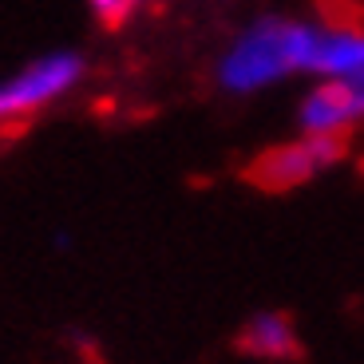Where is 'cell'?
I'll return each instance as SVG.
<instances>
[{"instance_id":"6da1fadb","label":"cell","mask_w":364,"mask_h":364,"mask_svg":"<svg viewBox=\"0 0 364 364\" xmlns=\"http://www.w3.org/2000/svg\"><path fill=\"white\" fill-rule=\"evenodd\" d=\"M293 75V20L262 16L242 28L218 60V87L230 95H257Z\"/></svg>"},{"instance_id":"277c9868","label":"cell","mask_w":364,"mask_h":364,"mask_svg":"<svg viewBox=\"0 0 364 364\" xmlns=\"http://www.w3.org/2000/svg\"><path fill=\"white\" fill-rule=\"evenodd\" d=\"M345 159V139L341 135H305L273 146L269 155L257 163L254 178L269 191H293V186H305L317 174L333 171V166Z\"/></svg>"},{"instance_id":"52a82bcc","label":"cell","mask_w":364,"mask_h":364,"mask_svg":"<svg viewBox=\"0 0 364 364\" xmlns=\"http://www.w3.org/2000/svg\"><path fill=\"white\" fill-rule=\"evenodd\" d=\"M139 4H146V0H91V9L100 12V16H107V20L127 16V12H135Z\"/></svg>"},{"instance_id":"ba28073f","label":"cell","mask_w":364,"mask_h":364,"mask_svg":"<svg viewBox=\"0 0 364 364\" xmlns=\"http://www.w3.org/2000/svg\"><path fill=\"white\" fill-rule=\"evenodd\" d=\"M0 123H9V115H4V103H0Z\"/></svg>"},{"instance_id":"3957f363","label":"cell","mask_w":364,"mask_h":364,"mask_svg":"<svg viewBox=\"0 0 364 364\" xmlns=\"http://www.w3.org/2000/svg\"><path fill=\"white\" fill-rule=\"evenodd\" d=\"M83 80V60L75 52H48L32 64L16 68L9 80H0V103L9 119H24L48 103L64 100Z\"/></svg>"},{"instance_id":"5b68a950","label":"cell","mask_w":364,"mask_h":364,"mask_svg":"<svg viewBox=\"0 0 364 364\" xmlns=\"http://www.w3.org/2000/svg\"><path fill=\"white\" fill-rule=\"evenodd\" d=\"M364 123V72L348 80H317L297 103V127L305 135H341Z\"/></svg>"},{"instance_id":"8992f818","label":"cell","mask_w":364,"mask_h":364,"mask_svg":"<svg viewBox=\"0 0 364 364\" xmlns=\"http://www.w3.org/2000/svg\"><path fill=\"white\" fill-rule=\"evenodd\" d=\"M237 348L254 360H289L297 353V328L285 313H257L242 325Z\"/></svg>"},{"instance_id":"7a4b0ae2","label":"cell","mask_w":364,"mask_h":364,"mask_svg":"<svg viewBox=\"0 0 364 364\" xmlns=\"http://www.w3.org/2000/svg\"><path fill=\"white\" fill-rule=\"evenodd\" d=\"M364 72V28L293 20V75L348 80Z\"/></svg>"}]
</instances>
